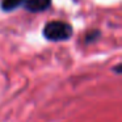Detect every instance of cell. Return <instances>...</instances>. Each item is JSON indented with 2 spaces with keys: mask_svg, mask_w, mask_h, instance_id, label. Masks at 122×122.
Returning <instances> with one entry per match:
<instances>
[{
  "mask_svg": "<svg viewBox=\"0 0 122 122\" xmlns=\"http://www.w3.org/2000/svg\"><path fill=\"white\" fill-rule=\"evenodd\" d=\"M51 4V0H28L26 8L32 12H41L49 8Z\"/></svg>",
  "mask_w": 122,
  "mask_h": 122,
  "instance_id": "2",
  "label": "cell"
},
{
  "mask_svg": "<svg viewBox=\"0 0 122 122\" xmlns=\"http://www.w3.org/2000/svg\"><path fill=\"white\" fill-rule=\"evenodd\" d=\"M24 0H3L1 3V8L4 11H13L16 9L19 5H21V3Z\"/></svg>",
  "mask_w": 122,
  "mask_h": 122,
  "instance_id": "3",
  "label": "cell"
},
{
  "mask_svg": "<svg viewBox=\"0 0 122 122\" xmlns=\"http://www.w3.org/2000/svg\"><path fill=\"white\" fill-rule=\"evenodd\" d=\"M71 26L63 21L47 22L43 29V36L50 41H64L71 37Z\"/></svg>",
  "mask_w": 122,
  "mask_h": 122,
  "instance_id": "1",
  "label": "cell"
}]
</instances>
